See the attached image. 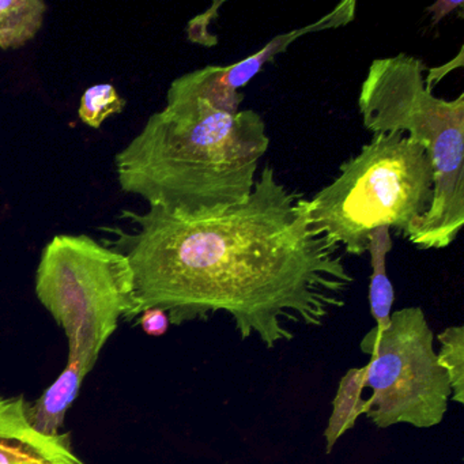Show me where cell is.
I'll return each instance as SVG.
<instances>
[{
	"mask_svg": "<svg viewBox=\"0 0 464 464\" xmlns=\"http://www.w3.org/2000/svg\"><path fill=\"white\" fill-rule=\"evenodd\" d=\"M463 47L459 51L458 55L452 59V61L448 62V63L442 64L440 67H431L430 70H428V74L425 75V86L430 91H433L434 86L439 85L441 82L442 78L445 75L450 74L455 69H460L463 66Z\"/></svg>",
	"mask_w": 464,
	"mask_h": 464,
	"instance_id": "e0dca14e",
	"label": "cell"
},
{
	"mask_svg": "<svg viewBox=\"0 0 464 464\" xmlns=\"http://www.w3.org/2000/svg\"><path fill=\"white\" fill-rule=\"evenodd\" d=\"M440 352L437 360L450 384V401L464 403V327L453 325L437 336Z\"/></svg>",
	"mask_w": 464,
	"mask_h": 464,
	"instance_id": "4fadbf2b",
	"label": "cell"
},
{
	"mask_svg": "<svg viewBox=\"0 0 464 464\" xmlns=\"http://www.w3.org/2000/svg\"><path fill=\"white\" fill-rule=\"evenodd\" d=\"M138 322L142 330L150 336L165 335L170 325L167 312L160 308L146 309L140 314Z\"/></svg>",
	"mask_w": 464,
	"mask_h": 464,
	"instance_id": "2e32d148",
	"label": "cell"
},
{
	"mask_svg": "<svg viewBox=\"0 0 464 464\" xmlns=\"http://www.w3.org/2000/svg\"><path fill=\"white\" fill-rule=\"evenodd\" d=\"M34 290L66 334V368L83 379L119 322L137 319L129 259L88 235H58L44 246Z\"/></svg>",
	"mask_w": 464,
	"mask_h": 464,
	"instance_id": "5b68a950",
	"label": "cell"
},
{
	"mask_svg": "<svg viewBox=\"0 0 464 464\" xmlns=\"http://www.w3.org/2000/svg\"><path fill=\"white\" fill-rule=\"evenodd\" d=\"M43 0H0V50H17L34 39L44 25Z\"/></svg>",
	"mask_w": 464,
	"mask_h": 464,
	"instance_id": "7c38bea8",
	"label": "cell"
},
{
	"mask_svg": "<svg viewBox=\"0 0 464 464\" xmlns=\"http://www.w3.org/2000/svg\"><path fill=\"white\" fill-rule=\"evenodd\" d=\"M463 7L464 4L461 0H439L428 9L429 14L431 15V26L437 25L440 21L444 20L456 10L461 12Z\"/></svg>",
	"mask_w": 464,
	"mask_h": 464,
	"instance_id": "ac0fdd59",
	"label": "cell"
},
{
	"mask_svg": "<svg viewBox=\"0 0 464 464\" xmlns=\"http://www.w3.org/2000/svg\"><path fill=\"white\" fill-rule=\"evenodd\" d=\"M82 382L83 379L64 369L34 403H29L28 417L32 425L48 436L59 434L70 406L80 395Z\"/></svg>",
	"mask_w": 464,
	"mask_h": 464,
	"instance_id": "9c48e42d",
	"label": "cell"
},
{
	"mask_svg": "<svg viewBox=\"0 0 464 464\" xmlns=\"http://www.w3.org/2000/svg\"><path fill=\"white\" fill-rule=\"evenodd\" d=\"M270 148L255 110L219 112L202 100H167L115 157L121 191L191 219L216 218L254 191Z\"/></svg>",
	"mask_w": 464,
	"mask_h": 464,
	"instance_id": "7a4b0ae2",
	"label": "cell"
},
{
	"mask_svg": "<svg viewBox=\"0 0 464 464\" xmlns=\"http://www.w3.org/2000/svg\"><path fill=\"white\" fill-rule=\"evenodd\" d=\"M126 107V100L111 83H99L86 89L81 97L78 118L91 129H102L110 116L119 115Z\"/></svg>",
	"mask_w": 464,
	"mask_h": 464,
	"instance_id": "5bb4252c",
	"label": "cell"
},
{
	"mask_svg": "<svg viewBox=\"0 0 464 464\" xmlns=\"http://www.w3.org/2000/svg\"><path fill=\"white\" fill-rule=\"evenodd\" d=\"M366 366L353 368L342 377L333 401V412L324 431L325 452L331 453L338 440L354 428L358 418L366 412Z\"/></svg>",
	"mask_w": 464,
	"mask_h": 464,
	"instance_id": "30bf717a",
	"label": "cell"
},
{
	"mask_svg": "<svg viewBox=\"0 0 464 464\" xmlns=\"http://www.w3.org/2000/svg\"><path fill=\"white\" fill-rule=\"evenodd\" d=\"M434 172L425 149L403 132L374 134L312 199L309 224L344 254L362 256L369 235L388 227L409 238L433 200Z\"/></svg>",
	"mask_w": 464,
	"mask_h": 464,
	"instance_id": "277c9868",
	"label": "cell"
},
{
	"mask_svg": "<svg viewBox=\"0 0 464 464\" xmlns=\"http://www.w3.org/2000/svg\"><path fill=\"white\" fill-rule=\"evenodd\" d=\"M392 246L391 229L388 227H379L369 235L368 252L372 265L369 305L377 328L387 327L395 301L393 286L387 274V256Z\"/></svg>",
	"mask_w": 464,
	"mask_h": 464,
	"instance_id": "8fae6325",
	"label": "cell"
},
{
	"mask_svg": "<svg viewBox=\"0 0 464 464\" xmlns=\"http://www.w3.org/2000/svg\"><path fill=\"white\" fill-rule=\"evenodd\" d=\"M366 366V417L380 429L407 423L434 428L450 401L447 373L437 360L434 335L420 306L391 314L385 328H372L360 344Z\"/></svg>",
	"mask_w": 464,
	"mask_h": 464,
	"instance_id": "8992f818",
	"label": "cell"
},
{
	"mask_svg": "<svg viewBox=\"0 0 464 464\" xmlns=\"http://www.w3.org/2000/svg\"><path fill=\"white\" fill-rule=\"evenodd\" d=\"M221 5L222 2H219V4H214L213 7H211L208 13L189 21L188 28H187V34H188V39L191 40L192 43L208 45V47H210V45H216L217 40L213 39V37L208 34V26L211 18L217 17V14H218L217 7L221 6Z\"/></svg>",
	"mask_w": 464,
	"mask_h": 464,
	"instance_id": "9a60e30c",
	"label": "cell"
},
{
	"mask_svg": "<svg viewBox=\"0 0 464 464\" xmlns=\"http://www.w3.org/2000/svg\"><path fill=\"white\" fill-rule=\"evenodd\" d=\"M357 2L346 0L328 14L303 28L278 34L262 50L229 66H206L176 78L168 89V100H202L219 112L236 115L246 96L240 89L248 85L266 64L286 53L293 43L311 34L349 25L355 18Z\"/></svg>",
	"mask_w": 464,
	"mask_h": 464,
	"instance_id": "52a82bcc",
	"label": "cell"
},
{
	"mask_svg": "<svg viewBox=\"0 0 464 464\" xmlns=\"http://www.w3.org/2000/svg\"><path fill=\"white\" fill-rule=\"evenodd\" d=\"M426 67L407 53L372 62L358 108L372 134L398 131L422 146L434 172L433 200L407 240L420 249H442L464 225V93L434 96Z\"/></svg>",
	"mask_w": 464,
	"mask_h": 464,
	"instance_id": "3957f363",
	"label": "cell"
},
{
	"mask_svg": "<svg viewBox=\"0 0 464 464\" xmlns=\"http://www.w3.org/2000/svg\"><path fill=\"white\" fill-rule=\"evenodd\" d=\"M303 199L266 165L249 199L222 216L124 210L129 227H100L102 243L129 259L137 319L150 308L173 325L224 314L243 341L256 336L274 349L298 327L324 324L354 282L341 248L309 224Z\"/></svg>",
	"mask_w": 464,
	"mask_h": 464,
	"instance_id": "6da1fadb",
	"label": "cell"
},
{
	"mask_svg": "<svg viewBox=\"0 0 464 464\" xmlns=\"http://www.w3.org/2000/svg\"><path fill=\"white\" fill-rule=\"evenodd\" d=\"M28 406L23 395H0V464H86L72 450V434L37 430Z\"/></svg>",
	"mask_w": 464,
	"mask_h": 464,
	"instance_id": "ba28073f",
	"label": "cell"
}]
</instances>
